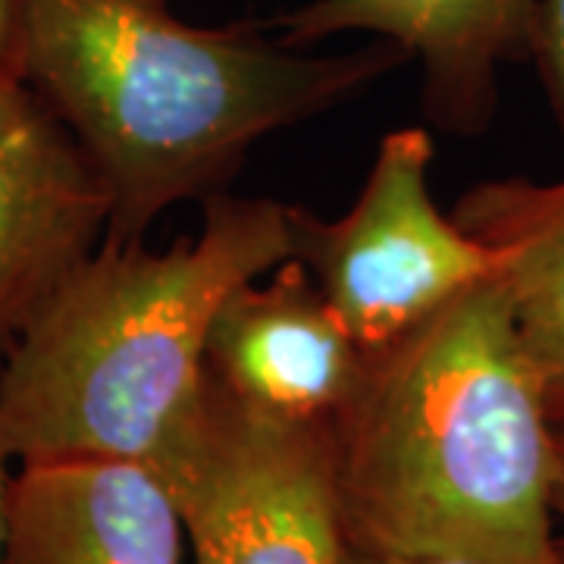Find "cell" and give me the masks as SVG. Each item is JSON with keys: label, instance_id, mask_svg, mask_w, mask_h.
<instances>
[{"label": "cell", "instance_id": "7a4b0ae2", "mask_svg": "<svg viewBox=\"0 0 564 564\" xmlns=\"http://www.w3.org/2000/svg\"><path fill=\"white\" fill-rule=\"evenodd\" d=\"M408 63L373 41L307 54L251 25H195L170 0H22L20 73L110 188L107 245L214 198L251 148Z\"/></svg>", "mask_w": 564, "mask_h": 564}, {"label": "cell", "instance_id": "9a60e30c", "mask_svg": "<svg viewBox=\"0 0 564 564\" xmlns=\"http://www.w3.org/2000/svg\"><path fill=\"white\" fill-rule=\"evenodd\" d=\"M7 455L0 448V564H3V533H7V486H10V474H7Z\"/></svg>", "mask_w": 564, "mask_h": 564}, {"label": "cell", "instance_id": "9c48e42d", "mask_svg": "<svg viewBox=\"0 0 564 564\" xmlns=\"http://www.w3.org/2000/svg\"><path fill=\"white\" fill-rule=\"evenodd\" d=\"M527 22L530 0H307L276 25L299 47L355 32L402 47L440 120L470 129L489 113L499 66L527 54Z\"/></svg>", "mask_w": 564, "mask_h": 564}, {"label": "cell", "instance_id": "ba28073f", "mask_svg": "<svg viewBox=\"0 0 564 564\" xmlns=\"http://www.w3.org/2000/svg\"><path fill=\"white\" fill-rule=\"evenodd\" d=\"M185 518L154 464H20L7 486L3 564H185Z\"/></svg>", "mask_w": 564, "mask_h": 564}, {"label": "cell", "instance_id": "8992f818", "mask_svg": "<svg viewBox=\"0 0 564 564\" xmlns=\"http://www.w3.org/2000/svg\"><path fill=\"white\" fill-rule=\"evenodd\" d=\"M110 188L20 69H0V358L107 239Z\"/></svg>", "mask_w": 564, "mask_h": 564}, {"label": "cell", "instance_id": "8fae6325", "mask_svg": "<svg viewBox=\"0 0 564 564\" xmlns=\"http://www.w3.org/2000/svg\"><path fill=\"white\" fill-rule=\"evenodd\" d=\"M527 54L536 61L545 98L564 129V0H530Z\"/></svg>", "mask_w": 564, "mask_h": 564}, {"label": "cell", "instance_id": "277c9868", "mask_svg": "<svg viewBox=\"0 0 564 564\" xmlns=\"http://www.w3.org/2000/svg\"><path fill=\"white\" fill-rule=\"evenodd\" d=\"M158 470L180 499L195 564L348 562L329 426L263 414L207 373Z\"/></svg>", "mask_w": 564, "mask_h": 564}, {"label": "cell", "instance_id": "3957f363", "mask_svg": "<svg viewBox=\"0 0 564 564\" xmlns=\"http://www.w3.org/2000/svg\"><path fill=\"white\" fill-rule=\"evenodd\" d=\"M289 207L220 192L202 229L163 251L104 242L3 355V455L161 467L202 402L223 302L292 258Z\"/></svg>", "mask_w": 564, "mask_h": 564}, {"label": "cell", "instance_id": "5bb4252c", "mask_svg": "<svg viewBox=\"0 0 564 564\" xmlns=\"http://www.w3.org/2000/svg\"><path fill=\"white\" fill-rule=\"evenodd\" d=\"M345 564H489L480 558H389V555H361L348 552Z\"/></svg>", "mask_w": 564, "mask_h": 564}, {"label": "cell", "instance_id": "6da1fadb", "mask_svg": "<svg viewBox=\"0 0 564 564\" xmlns=\"http://www.w3.org/2000/svg\"><path fill=\"white\" fill-rule=\"evenodd\" d=\"M555 421L499 276L370 351L329 423L351 552L562 564Z\"/></svg>", "mask_w": 564, "mask_h": 564}, {"label": "cell", "instance_id": "5b68a950", "mask_svg": "<svg viewBox=\"0 0 564 564\" xmlns=\"http://www.w3.org/2000/svg\"><path fill=\"white\" fill-rule=\"evenodd\" d=\"M430 166V132L392 129L348 214L321 220L307 207H289L292 258L367 351L395 343L496 273L492 251L440 210Z\"/></svg>", "mask_w": 564, "mask_h": 564}, {"label": "cell", "instance_id": "52a82bcc", "mask_svg": "<svg viewBox=\"0 0 564 564\" xmlns=\"http://www.w3.org/2000/svg\"><path fill=\"white\" fill-rule=\"evenodd\" d=\"M370 351L302 261L239 285L210 323L204 367L239 402L329 426L361 386Z\"/></svg>", "mask_w": 564, "mask_h": 564}, {"label": "cell", "instance_id": "4fadbf2b", "mask_svg": "<svg viewBox=\"0 0 564 564\" xmlns=\"http://www.w3.org/2000/svg\"><path fill=\"white\" fill-rule=\"evenodd\" d=\"M552 511L558 530V555L564 564V423L555 430V480H552Z\"/></svg>", "mask_w": 564, "mask_h": 564}, {"label": "cell", "instance_id": "7c38bea8", "mask_svg": "<svg viewBox=\"0 0 564 564\" xmlns=\"http://www.w3.org/2000/svg\"><path fill=\"white\" fill-rule=\"evenodd\" d=\"M22 0H0V69H20Z\"/></svg>", "mask_w": 564, "mask_h": 564}, {"label": "cell", "instance_id": "30bf717a", "mask_svg": "<svg viewBox=\"0 0 564 564\" xmlns=\"http://www.w3.org/2000/svg\"><path fill=\"white\" fill-rule=\"evenodd\" d=\"M452 220L496 258L508 311L543 383L549 414L564 423V176L470 185Z\"/></svg>", "mask_w": 564, "mask_h": 564}]
</instances>
